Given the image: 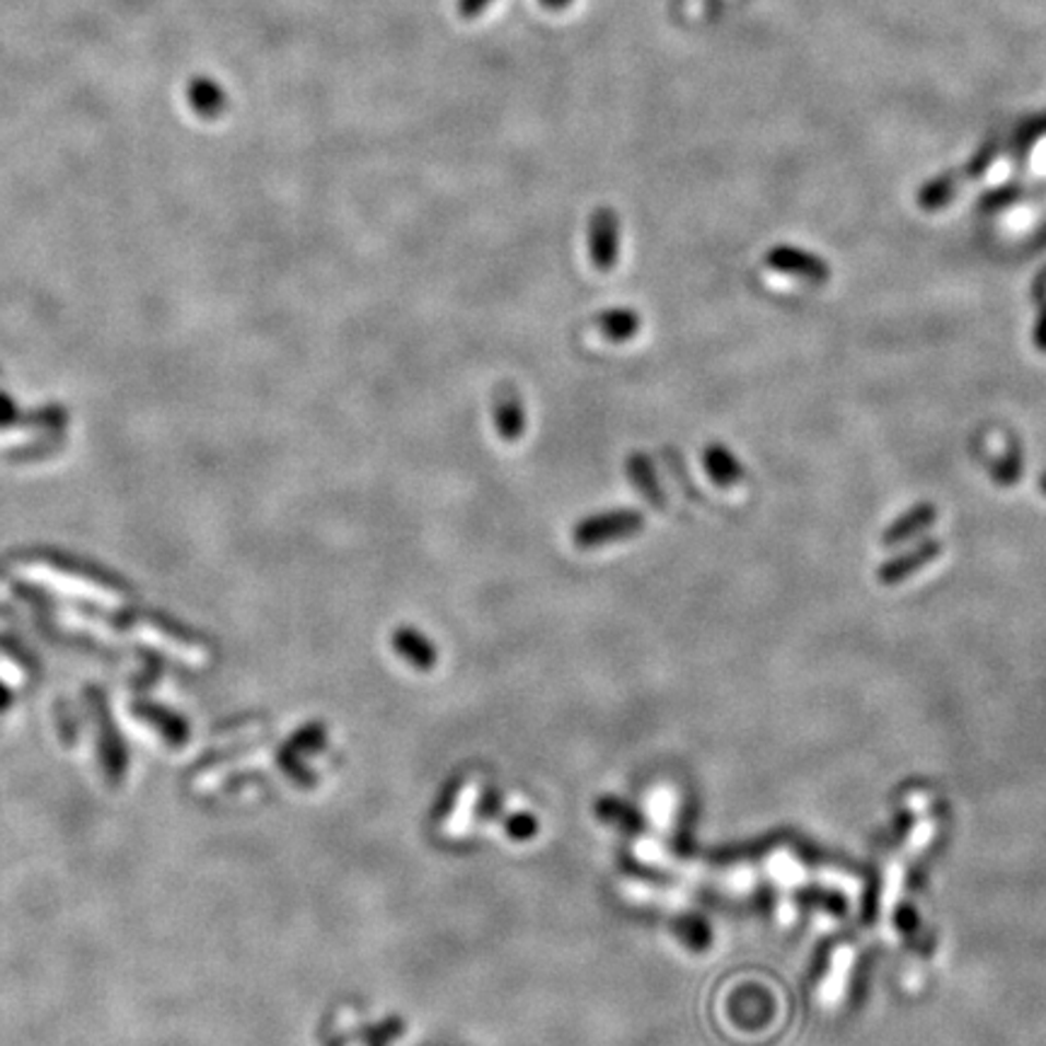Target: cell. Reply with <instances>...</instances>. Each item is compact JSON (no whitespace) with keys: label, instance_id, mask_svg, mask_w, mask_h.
<instances>
[{"label":"cell","instance_id":"cell-1","mask_svg":"<svg viewBox=\"0 0 1046 1046\" xmlns=\"http://www.w3.org/2000/svg\"><path fill=\"white\" fill-rule=\"evenodd\" d=\"M647 516L637 509H611L587 516L572 531V543L579 550H593L615 541H625L643 531Z\"/></svg>","mask_w":1046,"mask_h":1046},{"label":"cell","instance_id":"cell-2","mask_svg":"<svg viewBox=\"0 0 1046 1046\" xmlns=\"http://www.w3.org/2000/svg\"><path fill=\"white\" fill-rule=\"evenodd\" d=\"M589 255L599 272H611L621 255V221L613 209H599L589 226Z\"/></svg>","mask_w":1046,"mask_h":1046},{"label":"cell","instance_id":"cell-3","mask_svg":"<svg viewBox=\"0 0 1046 1046\" xmlns=\"http://www.w3.org/2000/svg\"><path fill=\"white\" fill-rule=\"evenodd\" d=\"M768 267H773L775 272L783 274H792L807 281H814V284H821V281L828 279V267L816 255H809L804 250H797V247H773V250L766 255Z\"/></svg>","mask_w":1046,"mask_h":1046},{"label":"cell","instance_id":"cell-4","mask_svg":"<svg viewBox=\"0 0 1046 1046\" xmlns=\"http://www.w3.org/2000/svg\"><path fill=\"white\" fill-rule=\"evenodd\" d=\"M494 426L504 442H519L526 432V404L514 386L494 392Z\"/></svg>","mask_w":1046,"mask_h":1046},{"label":"cell","instance_id":"cell-5","mask_svg":"<svg viewBox=\"0 0 1046 1046\" xmlns=\"http://www.w3.org/2000/svg\"><path fill=\"white\" fill-rule=\"evenodd\" d=\"M625 472H627V480L633 482V487L639 494H643V497L651 506H657V509H667L669 497H667V490H663L661 480H659L655 460H651L647 454H639V451L630 454L627 460H625Z\"/></svg>","mask_w":1046,"mask_h":1046},{"label":"cell","instance_id":"cell-6","mask_svg":"<svg viewBox=\"0 0 1046 1046\" xmlns=\"http://www.w3.org/2000/svg\"><path fill=\"white\" fill-rule=\"evenodd\" d=\"M940 553H942L940 541L930 538V541H924L920 545H916L914 550H910V553H904V555H898V557L886 562V565L880 569V581L882 584H898L902 579H906L908 575H914V572H918L920 567H926L928 562L936 560Z\"/></svg>","mask_w":1046,"mask_h":1046},{"label":"cell","instance_id":"cell-7","mask_svg":"<svg viewBox=\"0 0 1046 1046\" xmlns=\"http://www.w3.org/2000/svg\"><path fill=\"white\" fill-rule=\"evenodd\" d=\"M703 466L719 487H734L747 475L741 460L722 444H710L705 448Z\"/></svg>","mask_w":1046,"mask_h":1046},{"label":"cell","instance_id":"cell-8","mask_svg":"<svg viewBox=\"0 0 1046 1046\" xmlns=\"http://www.w3.org/2000/svg\"><path fill=\"white\" fill-rule=\"evenodd\" d=\"M938 519V509L932 504H918L914 509L906 512L902 519H896L884 533V545H898L908 541V538L918 536L920 531L932 526V521Z\"/></svg>","mask_w":1046,"mask_h":1046},{"label":"cell","instance_id":"cell-9","mask_svg":"<svg viewBox=\"0 0 1046 1046\" xmlns=\"http://www.w3.org/2000/svg\"><path fill=\"white\" fill-rule=\"evenodd\" d=\"M596 328L611 342H627L643 328V318L633 308H611L596 318Z\"/></svg>","mask_w":1046,"mask_h":1046},{"label":"cell","instance_id":"cell-10","mask_svg":"<svg viewBox=\"0 0 1046 1046\" xmlns=\"http://www.w3.org/2000/svg\"><path fill=\"white\" fill-rule=\"evenodd\" d=\"M396 647H398V651H402L404 657L412 659L414 663H420V667H430V663L434 661V647L430 645V639L420 635L418 630H412V627L398 630Z\"/></svg>","mask_w":1046,"mask_h":1046},{"label":"cell","instance_id":"cell-11","mask_svg":"<svg viewBox=\"0 0 1046 1046\" xmlns=\"http://www.w3.org/2000/svg\"><path fill=\"white\" fill-rule=\"evenodd\" d=\"M994 475L1000 485H1012L1020 478V456L1018 451H1010L1003 460H998L994 468Z\"/></svg>","mask_w":1046,"mask_h":1046},{"label":"cell","instance_id":"cell-12","mask_svg":"<svg viewBox=\"0 0 1046 1046\" xmlns=\"http://www.w3.org/2000/svg\"><path fill=\"white\" fill-rule=\"evenodd\" d=\"M1034 342H1037V346L1042 349V352H1046V301L1042 303L1039 322H1037V330H1034Z\"/></svg>","mask_w":1046,"mask_h":1046},{"label":"cell","instance_id":"cell-13","mask_svg":"<svg viewBox=\"0 0 1046 1046\" xmlns=\"http://www.w3.org/2000/svg\"><path fill=\"white\" fill-rule=\"evenodd\" d=\"M1042 492H1044V494H1046V475H1044V478H1042Z\"/></svg>","mask_w":1046,"mask_h":1046}]
</instances>
